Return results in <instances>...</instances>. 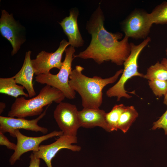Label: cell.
I'll use <instances>...</instances> for the list:
<instances>
[{
	"mask_svg": "<svg viewBox=\"0 0 167 167\" xmlns=\"http://www.w3.org/2000/svg\"><path fill=\"white\" fill-rule=\"evenodd\" d=\"M104 18L100 7L94 13L88 23L87 29L91 35L89 46L74 58L92 59L98 64L111 61L118 66L123 65L131 52L129 38L122 35L112 33L106 30L104 26Z\"/></svg>",
	"mask_w": 167,
	"mask_h": 167,
	"instance_id": "obj_1",
	"label": "cell"
},
{
	"mask_svg": "<svg viewBox=\"0 0 167 167\" xmlns=\"http://www.w3.org/2000/svg\"><path fill=\"white\" fill-rule=\"evenodd\" d=\"M84 68L79 65L72 70L69 76V85L80 96L84 108L99 109L103 102L102 90L108 84L114 83L122 73L117 71L113 76L105 79L100 76L88 77L82 73Z\"/></svg>",
	"mask_w": 167,
	"mask_h": 167,
	"instance_id": "obj_2",
	"label": "cell"
},
{
	"mask_svg": "<svg viewBox=\"0 0 167 167\" xmlns=\"http://www.w3.org/2000/svg\"><path fill=\"white\" fill-rule=\"evenodd\" d=\"M65 98L61 91L46 85L35 97L29 99L23 96L16 98L11 106L8 116L11 117L24 118L40 115L43 112L44 107L50 105L53 102L59 104Z\"/></svg>",
	"mask_w": 167,
	"mask_h": 167,
	"instance_id": "obj_3",
	"label": "cell"
},
{
	"mask_svg": "<svg viewBox=\"0 0 167 167\" xmlns=\"http://www.w3.org/2000/svg\"><path fill=\"white\" fill-rule=\"evenodd\" d=\"M150 41L151 38L148 37L138 45L130 43V53L124 63V69L121 77L115 84L107 90L106 94L107 96L117 97L118 101L122 97L131 98V96L127 93L128 92L125 89V84L133 77L137 76L143 78L144 75L138 71V60L142 50Z\"/></svg>",
	"mask_w": 167,
	"mask_h": 167,
	"instance_id": "obj_4",
	"label": "cell"
},
{
	"mask_svg": "<svg viewBox=\"0 0 167 167\" xmlns=\"http://www.w3.org/2000/svg\"><path fill=\"white\" fill-rule=\"evenodd\" d=\"M65 56L62 65L58 73L54 75L50 73L37 75L35 80L41 84H45L61 91L66 98L73 99L75 98V92L69 84L70 75L72 71V62L74 58L75 48L71 46L65 50Z\"/></svg>",
	"mask_w": 167,
	"mask_h": 167,
	"instance_id": "obj_5",
	"label": "cell"
},
{
	"mask_svg": "<svg viewBox=\"0 0 167 167\" xmlns=\"http://www.w3.org/2000/svg\"><path fill=\"white\" fill-rule=\"evenodd\" d=\"M153 24L149 13L141 9L135 10L124 21L122 29L125 36L133 39H146Z\"/></svg>",
	"mask_w": 167,
	"mask_h": 167,
	"instance_id": "obj_6",
	"label": "cell"
},
{
	"mask_svg": "<svg viewBox=\"0 0 167 167\" xmlns=\"http://www.w3.org/2000/svg\"><path fill=\"white\" fill-rule=\"evenodd\" d=\"M76 106L67 102L58 104L53 113L54 117L63 135L76 136L80 127Z\"/></svg>",
	"mask_w": 167,
	"mask_h": 167,
	"instance_id": "obj_7",
	"label": "cell"
},
{
	"mask_svg": "<svg viewBox=\"0 0 167 167\" xmlns=\"http://www.w3.org/2000/svg\"><path fill=\"white\" fill-rule=\"evenodd\" d=\"M69 45L68 42L63 39L54 52L49 53L42 51L39 53L35 59L31 60L35 74L37 75L49 73H50V70L54 68L60 70L62 65V54Z\"/></svg>",
	"mask_w": 167,
	"mask_h": 167,
	"instance_id": "obj_8",
	"label": "cell"
},
{
	"mask_svg": "<svg viewBox=\"0 0 167 167\" xmlns=\"http://www.w3.org/2000/svg\"><path fill=\"white\" fill-rule=\"evenodd\" d=\"M17 139L15 150L9 159L10 165H13L22 155L28 152H37L39 150L40 144L42 142L55 136H60L63 135L62 131H54L46 135L36 137L26 136L17 130L15 131Z\"/></svg>",
	"mask_w": 167,
	"mask_h": 167,
	"instance_id": "obj_9",
	"label": "cell"
},
{
	"mask_svg": "<svg viewBox=\"0 0 167 167\" xmlns=\"http://www.w3.org/2000/svg\"><path fill=\"white\" fill-rule=\"evenodd\" d=\"M77 142L76 136L63 135L50 144L40 145L37 151L32 152V153L36 157L42 159L47 167H52V160L61 149H67L74 152L80 151V146L72 144Z\"/></svg>",
	"mask_w": 167,
	"mask_h": 167,
	"instance_id": "obj_10",
	"label": "cell"
},
{
	"mask_svg": "<svg viewBox=\"0 0 167 167\" xmlns=\"http://www.w3.org/2000/svg\"><path fill=\"white\" fill-rule=\"evenodd\" d=\"M49 106L48 105L46 109L38 117L31 120L22 118L0 116V131L3 134L9 133L11 136L15 138V131L20 129L46 134L48 132V129L39 126L38 123L45 115Z\"/></svg>",
	"mask_w": 167,
	"mask_h": 167,
	"instance_id": "obj_11",
	"label": "cell"
},
{
	"mask_svg": "<svg viewBox=\"0 0 167 167\" xmlns=\"http://www.w3.org/2000/svg\"><path fill=\"white\" fill-rule=\"evenodd\" d=\"M20 27L13 18L12 14H9L4 10L2 11L0 31L2 36L10 42L12 46V56L16 54L24 42L21 34Z\"/></svg>",
	"mask_w": 167,
	"mask_h": 167,
	"instance_id": "obj_12",
	"label": "cell"
},
{
	"mask_svg": "<svg viewBox=\"0 0 167 167\" xmlns=\"http://www.w3.org/2000/svg\"><path fill=\"white\" fill-rule=\"evenodd\" d=\"M106 113L104 110L99 109L84 108L78 112L80 126L87 128L99 126L110 132L106 120Z\"/></svg>",
	"mask_w": 167,
	"mask_h": 167,
	"instance_id": "obj_13",
	"label": "cell"
},
{
	"mask_svg": "<svg viewBox=\"0 0 167 167\" xmlns=\"http://www.w3.org/2000/svg\"><path fill=\"white\" fill-rule=\"evenodd\" d=\"M31 51L26 52L22 66L19 71L14 76L17 84L23 86L28 92L29 97L34 96L36 93L32 84L34 71L31 58Z\"/></svg>",
	"mask_w": 167,
	"mask_h": 167,
	"instance_id": "obj_14",
	"label": "cell"
},
{
	"mask_svg": "<svg viewBox=\"0 0 167 167\" xmlns=\"http://www.w3.org/2000/svg\"><path fill=\"white\" fill-rule=\"evenodd\" d=\"M78 15L77 11H71L69 15L66 17L59 23L68 38L69 43L74 48L82 46L84 43L77 23Z\"/></svg>",
	"mask_w": 167,
	"mask_h": 167,
	"instance_id": "obj_15",
	"label": "cell"
},
{
	"mask_svg": "<svg viewBox=\"0 0 167 167\" xmlns=\"http://www.w3.org/2000/svg\"><path fill=\"white\" fill-rule=\"evenodd\" d=\"M25 88L17 84L14 76L9 78H0V93L6 94L15 98L19 96L29 97L28 93H25Z\"/></svg>",
	"mask_w": 167,
	"mask_h": 167,
	"instance_id": "obj_16",
	"label": "cell"
},
{
	"mask_svg": "<svg viewBox=\"0 0 167 167\" xmlns=\"http://www.w3.org/2000/svg\"><path fill=\"white\" fill-rule=\"evenodd\" d=\"M138 115V113L134 106H126L118 120V129L120 130L124 133L126 132Z\"/></svg>",
	"mask_w": 167,
	"mask_h": 167,
	"instance_id": "obj_17",
	"label": "cell"
},
{
	"mask_svg": "<svg viewBox=\"0 0 167 167\" xmlns=\"http://www.w3.org/2000/svg\"><path fill=\"white\" fill-rule=\"evenodd\" d=\"M143 78L149 80H167V67L158 62L150 66L147 69Z\"/></svg>",
	"mask_w": 167,
	"mask_h": 167,
	"instance_id": "obj_18",
	"label": "cell"
},
{
	"mask_svg": "<svg viewBox=\"0 0 167 167\" xmlns=\"http://www.w3.org/2000/svg\"><path fill=\"white\" fill-rule=\"evenodd\" d=\"M126 107V106L122 104L116 105L109 112L106 113L105 119L110 132L118 129V120Z\"/></svg>",
	"mask_w": 167,
	"mask_h": 167,
	"instance_id": "obj_19",
	"label": "cell"
},
{
	"mask_svg": "<svg viewBox=\"0 0 167 167\" xmlns=\"http://www.w3.org/2000/svg\"><path fill=\"white\" fill-rule=\"evenodd\" d=\"M149 14L153 24H167V2L156 6Z\"/></svg>",
	"mask_w": 167,
	"mask_h": 167,
	"instance_id": "obj_20",
	"label": "cell"
},
{
	"mask_svg": "<svg viewBox=\"0 0 167 167\" xmlns=\"http://www.w3.org/2000/svg\"><path fill=\"white\" fill-rule=\"evenodd\" d=\"M148 85L156 96H165L167 92V80H149Z\"/></svg>",
	"mask_w": 167,
	"mask_h": 167,
	"instance_id": "obj_21",
	"label": "cell"
},
{
	"mask_svg": "<svg viewBox=\"0 0 167 167\" xmlns=\"http://www.w3.org/2000/svg\"><path fill=\"white\" fill-rule=\"evenodd\" d=\"M163 128L165 135H167V109L157 121L153 123V130Z\"/></svg>",
	"mask_w": 167,
	"mask_h": 167,
	"instance_id": "obj_22",
	"label": "cell"
},
{
	"mask_svg": "<svg viewBox=\"0 0 167 167\" xmlns=\"http://www.w3.org/2000/svg\"><path fill=\"white\" fill-rule=\"evenodd\" d=\"M0 145L5 146L8 149L15 151L16 147V144L11 142L2 132L0 131Z\"/></svg>",
	"mask_w": 167,
	"mask_h": 167,
	"instance_id": "obj_23",
	"label": "cell"
},
{
	"mask_svg": "<svg viewBox=\"0 0 167 167\" xmlns=\"http://www.w3.org/2000/svg\"><path fill=\"white\" fill-rule=\"evenodd\" d=\"M29 157L30 160L28 167H40V159L36 157L32 153Z\"/></svg>",
	"mask_w": 167,
	"mask_h": 167,
	"instance_id": "obj_24",
	"label": "cell"
},
{
	"mask_svg": "<svg viewBox=\"0 0 167 167\" xmlns=\"http://www.w3.org/2000/svg\"><path fill=\"white\" fill-rule=\"evenodd\" d=\"M6 104L2 102H0V114H1L6 108Z\"/></svg>",
	"mask_w": 167,
	"mask_h": 167,
	"instance_id": "obj_25",
	"label": "cell"
},
{
	"mask_svg": "<svg viewBox=\"0 0 167 167\" xmlns=\"http://www.w3.org/2000/svg\"><path fill=\"white\" fill-rule=\"evenodd\" d=\"M161 63L167 67V58H163Z\"/></svg>",
	"mask_w": 167,
	"mask_h": 167,
	"instance_id": "obj_26",
	"label": "cell"
},
{
	"mask_svg": "<svg viewBox=\"0 0 167 167\" xmlns=\"http://www.w3.org/2000/svg\"><path fill=\"white\" fill-rule=\"evenodd\" d=\"M163 103L167 105V92L164 96Z\"/></svg>",
	"mask_w": 167,
	"mask_h": 167,
	"instance_id": "obj_27",
	"label": "cell"
},
{
	"mask_svg": "<svg viewBox=\"0 0 167 167\" xmlns=\"http://www.w3.org/2000/svg\"><path fill=\"white\" fill-rule=\"evenodd\" d=\"M165 52H166V55L167 56V48L166 49V50H165Z\"/></svg>",
	"mask_w": 167,
	"mask_h": 167,
	"instance_id": "obj_28",
	"label": "cell"
}]
</instances>
